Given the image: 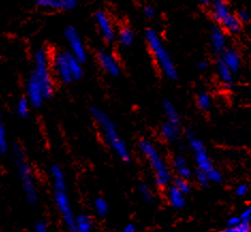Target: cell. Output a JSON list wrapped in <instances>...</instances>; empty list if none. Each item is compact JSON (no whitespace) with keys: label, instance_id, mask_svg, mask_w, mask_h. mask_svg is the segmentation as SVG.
Wrapping results in <instances>:
<instances>
[{"label":"cell","instance_id":"obj_1","mask_svg":"<svg viewBox=\"0 0 251 232\" xmlns=\"http://www.w3.org/2000/svg\"><path fill=\"white\" fill-rule=\"evenodd\" d=\"M51 56L44 49L37 51L33 59V70L26 84V98L32 107L39 108L53 94Z\"/></svg>","mask_w":251,"mask_h":232},{"label":"cell","instance_id":"obj_2","mask_svg":"<svg viewBox=\"0 0 251 232\" xmlns=\"http://www.w3.org/2000/svg\"><path fill=\"white\" fill-rule=\"evenodd\" d=\"M91 115L95 123L98 124L100 129V133L103 135L106 145L123 162H128L130 159V152L128 150V147L125 140L121 137L120 133L118 132L116 124L110 116L105 110L100 108V107H92Z\"/></svg>","mask_w":251,"mask_h":232},{"label":"cell","instance_id":"obj_3","mask_svg":"<svg viewBox=\"0 0 251 232\" xmlns=\"http://www.w3.org/2000/svg\"><path fill=\"white\" fill-rule=\"evenodd\" d=\"M145 38L149 50H150L161 74L168 79L176 80L178 76L176 62L168 49L165 46L159 33L155 29L149 28L146 30Z\"/></svg>","mask_w":251,"mask_h":232},{"label":"cell","instance_id":"obj_4","mask_svg":"<svg viewBox=\"0 0 251 232\" xmlns=\"http://www.w3.org/2000/svg\"><path fill=\"white\" fill-rule=\"evenodd\" d=\"M139 150L150 165L155 184L160 188H167L172 181V174L161 153L152 141L142 139L139 142Z\"/></svg>","mask_w":251,"mask_h":232},{"label":"cell","instance_id":"obj_5","mask_svg":"<svg viewBox=\"0 0 251 232\" xmlns=\"http://www.w3.org/2000/svg\"><path fill=\"white\" fill-rule=\"evenodd\" d=\"M53 75L64 84L80 80L83 76L82 63L70 51H58L51 56Z\"/></svg>","mask_w":251,"mask_h":232},{"label":"cell","instance_id":"obj_6","mask_svg":"<svg viewBox=\"0 0 251 232\" xmlns=\"http://www.w3.org/2000/svg\"><path fill=\"white\" fill-rule=\"evenodd\" d=\"M13 157L17 175L20 177L22 187L28 204L35 205L39 200V190L31 165L29 164L25 152L20 146L13 149Z\"/></svg>","mask_w":251,"mask_h":232},{"label":"cell","instance_id":"obj_7","mask_svg":"<svg viewBox=\"0 0 251 232\" xmlns=\"http://www.w3.org/2000/svg\"><path fill=\"white\" fill-rule=\"evenodd\" d=\"M188 142L191 151L194 153V159L197 166V169H200L206 172L211 182L221 183V181H223V175H221V172L216 167H214L212 159L206 151L204 142L201 139L197 138L196 136H194L193 138H190Z\"/></svg>","mask_w":251,"mask_h":232},{"label":"cell","instance_id":"obj_8","mask_svg":"<svg viewBox=\"0 0 251 232\" xmlns=\"http://www.w3.org/2000/svg\"><path fill=\"white\" fill-rule=\"evenodd\" d=\"M53 198H55L57 209L61 214L65 227L68 228L70 232H74L76 216L74 215L73 209H72V205L68 194V187L53 188Z\"/></svg>","mask_w":251,"mask_h":232},{"label":"cell","instance_id":"obj_9","mask_svg":"<svg viewBox=\"0 0 251 232\" xmlns=\"http://www.w3.org/2000/svg\"><path fill=\"white\" fill-rule=\"evenodd\" d=\"M64 38L69 45V51L81 63H85L88 58V52L79 31L74 26H69L64 30Z\"/></svg>","mask_w":251,"mask_h":232},{"label":"cell","instance_id":"obj_10","mask_svg":"<svg viewBox=\"0 0 251 232\" xmlns=\"http://www.w3.org/2000/svg\"><path fill=\"white\" fill-rule=\"evenodd\" d=\"M99 33L105 42L111 43L117 39V31L110 16L105 11H98L94 16Z\"/></svg>","mask_w":251,"mask_h":232},{"label":"cell","instance_id":"obj_11","mask_svg":"<svg viewBox=\"0 0 251 232\" xmlns=\"http://www.w3.org/2000/svg\"><path fill=\"white\" fill-rule=\"evenodd\" d=\"M97 59L101 70L112 77H118L121 74V65L115 55L106 50L99 51Z\"/></svg>","mask_w":251,"mask_h":232},{"label":"cell","instance_id":"obj_12","mask_svg":"<svg viewBox=\"0 0 251 232\" xmlns=\"http://www.w3.org/2000/svg\"><path fill=\"white\" fill-rule=\"evenodd\" d=\"M210 43L213 53L220 56L228 49V33L217 24H214L210 30Z\"/></svg>","mask_w":251,"mask_h":232},{"label":"cell","instance_id":"obj_13","mask_svg":"<svg viewBox=\"0 0 251 232\" xmlns=\"http://www.w3.org/2000/svg\"><path fill=\"white\" fill-rule=\"evenodd\" d=\"M210 10L212 19L217 25H220L233 13L228 0H213L210 5Z\"/></svg>","mask_w":251,"mask_h":232},{"label":"cell","instance_id":"obj_14","mask_svg":"<svg viewBox=\"0 0 251 232\" xmlns=\"http://www.w3.org/2000/svg\"><path fill=\"white\" fill-rule=\"evenodd\" d=\"M219 58L223 60V62L228 67L233 74H237L242 69V57L241 53L236 49L233 47H228Z\"/></svg>","mask_w":251,"mask_h":232},{"label":"cell","instance_id":"obj_15","mask_svg":"<svg viewBox=\"0 0 251 232\" xmlns=\"http://www.w3.org/2000/svg\"><path fill=\"white\" fill-rule=\"evenodd\" d=\"M172 167L176 174L177 178H183V179L189 180L194 176V172L191 171L188 160L183 154H176L172 159Z\"/></svg>","mask_w":251,"mask_h":232},{"label":"cell","instance_id":"obj_16","mask_svg":"<svg viewBox=\"0 0 251 232\" xmlns=\"http://www.w3.org/2000/svg\"><path fill=\"white\" fill-rule=\"evenodd\" d=\"M166 198L168 200L171 207L176 210H182L186 205V195L178 190L173 184L167 187Z\"/></svg>","mask_w":251,"mask_h":232},{"label":"cell","instance_id":"obj_17","mask_svg":"<svg viewBox=\"0 0 251 232\" xmlns=\"http://www.w3.org/2000/svg\"><path fill=\"white\" fill-rule=\"evenodd\" d=\"M215 67H216V72L221 84L225 86V88H232L234 85V74L232 73V71L226 67L220 58L216 60Z\"/></svg>","mask_w":251,"mask_h":232},{"label":"cell","instance_id":"obj_18","mask_svg":"<svg viewBox=\"0 0 251 232\" xmlns=\"http://www.w3.org/2000/svg\"><path fill=\"white\" fill-rule=\"evenodd\" d=\"M160 136L166 142H175L176 141L182 134L181 126H176L170 122H165L163 126L160 127Z\"/></svg>","mask_w":251,"mask_h":232},{"label":"cell","instance_id":"obj_19","mask_svg":"<svg viewBox=\"0 0 251 232\" xmlns=\"http://www.w3.org/2000/svg\"><path fill=\"white\" fill-rule=\"evenodd\" d=\"M219 26L228 34L237 35L243 31L244 25L240 22V20H238L236 13H232L228 19L221 23Z\"/></svg>","mask_w":251,"mask_h":232},{"label":"cell","instance_id":"obj_20","mask_svg":"<svg viewBox=\"0 0 251 232\" xmlns=\"http://www.w3.org/2000/svg\"><path fill=\"white\" fill-rule=\"evenodd\" d=\"M163 110L167 122H170L176 126H181V116L178 114L176 107L171 101L165 100L163 102Z\"/></svg>","mask_w":251,"mask_h":232},{"label":"cell","instance_id":"obj_21","mask_svg":"<svg viewBox=\"0 0 251 232\" xmlns=\"http://www.w3.org/2000/svg\"><path fill=\"white\" fill-rule=\"evenodd\" d=\"M121 46L123 47H130L135 42V32L133 29L129 27H121L117 31V39H116Z\"/></svg>","mask_w":251,"mask_h":232},{"label":"cell","instance_id":"obj_22","mask_svg":"<svg viewBox=\"0 0 251 232\" xmlns=\"http://www.w3.org/2000/svg\"><path fill=\"white\" fill-rule=\"evenodd\" d=\"M196 104L202 111H210L213 107L212 95L206 91H200L196 97Z\"/></svg>","mask_w":251,"mask_h":232},{"label":"cell","instance_id":"obj_23","mask_svg":"<svg viewBox=\"0 0 251 232\" xmlns=\"http://www.w3.org/2000/svg\"><path fill=\"white\" fill-rule=\"evenodd\" d=\"M74 232H93V222L88 215H79L76 217Z\"/></svg>","mask_w":251,"mask_h":232},{"label":"cell","instance_id":"obj_24","mask_svg":"<svg viewBox=\"0 0 251 232\" xmlns=\"http://www.w3.org/2000/svg\"><path fill=\"white\" fill-rule=\"evenodd\" d=\"M79 0H55L51 9L58 11H71L78 5Z\"/></svg>","mask_w":251,"mask_h":232},{"label":"cell","instance_id":"obj_25","mask_svg":"<svg viewBox=\"0 0 251 232\" xmlns=\"http://www.w3.org/2000/svg\"><path fill=\"white\" fill-rule=\"evenodd\" d=\"M30 103L27 98H21L19 99L16 103V112L21 118L26 119L29 117V114H30Z\"/></svg>","mask_w":251,"mask_h":232},{"label":"cell","instance_id":"obj_26","mask_svg":"<svg viewBox=\"0 0 251 232\" xmlns=\"http://www.w3.org/2000/svg\"><path fill=\"white\" fill-rule=\"evenodd\" d=\"M94 211L100 217H105L109 212V205L103 198H97L94 201Z\"/></svg>","mask_w":251,"mask_h":232},{"label":"cell","instance_id":"obj_27","mask_svg":"<svg viewBox=\"0 0 251 232\" xmlns=\"http://www.w3.org/2000/svg\"><path fill=\"white\" fill-rule=\"evenodd\" d=\"M8 148H9V144H8L7 129H5L2 118L0 116V153L7 152Z\"/></svg>","mask_w":251,"mask_h":232},{"label":"cell","instance_id":"obj_28","mask_svg":"<svg viewBox=\"0 0 251 232\" xmlns=\"http://www.w3.org/2000/svg\"><path fill=\"white\" fill-rule=\"evenodd\" d=\"M173 185H175L178 190H181V192L185 195H188L191 190V185L189 183V180L186 179H183V178H176L175 181H173Z\"/></svg>","mask_w":251,"mask_h":232},{"label":"cell","instance_id":"obj_29","mask_svg":"<svg viewBox=\"0 0 251 232\" xmlns=\"http://www.w3.org/2000/svg\"><path fill=\"white\" fill-rule=\"evenodd\" d=\"M139 194L141 196V198L145 200L148 204H151V202L154 200V193L152 188L148 185V184L143 183L139 186Z\"/></svg>","mask_w":251,"mask_h":232},{"label":"cell","instance_id":"obj_30","mask_svg":"<svg viewBox=\"0 0 251 232\" xmlns=\"http://www.w3.org/2000/svg\"><path fill=\"white\" fill-rule=\"evenodd\" d=\"M194 176H195L196 182L198 183L201 187H206L210 185L211 180H210V178H208L206 172L202 171L200 169H196Z\"/></svg>","mask_w":251,"mask_h":232},{"label":"cell","instance_id":"obj_31","mask_svg":"<svg viewBox=\"0 0 251 232\" xmlns=\"http://www.w3.org/2000/svg\"><path fill=\"white\" fill-rule=\"evenodd\" d=\"M218 232H251V227L250 224H246V223H242L237 226H234V227H228L226 228L219 230Z\"/></svg>","mask_w":251,"mask_h":232},{"label":"cell","instance_id":"obj_32","mask_svg":"<svg viewBox=\"0 0 251 232\" xmlns=\"http://www.w3.org/2000/svg\"><path fill=\"white\" fill-rule=\"evenodd\" d=\"M236 15L238 17V20L243 24V25H246V24H249L251 21V15L248 11L246 10H240L236 12Z\"/></svg>","mask_w":251,"mask_h":232},{"label":"cell","instance_id":"obj_33","mask_svg":"<svg viewBox=\"0 0 251 232\" xmlns=\"http://www.w3.org/2000/svg\"><path fill=\"white\" fill-rule=\"evenodd\" d=\"M249 192V185L246 183H242L240 185H237L235 188V194L238 197H244L246 196Z\"/></svg>","mask_w":251,"mask_h":232},{"label":"cell","instance_id":"obj_34","mask_svg":"<svg viewBox=\"0 0 251 232\" xmlns=\"http://www.w3.org/2000/svg\"><path fill=\"white\" fill-rule=\"evenodd\" d=\"M142 12H143V15H145L147 19H150V20L153 19V17H155V15H156V10H155V8L151 4L145 5V8H143Z\"/></svg>","mask_w":251,"mask_h":232},{"label":"cell","instance_id":"obj_35","mask_svg":"<svg viewBox=\"0 0 251 232\" xmlns=\"http://www.w3.org/2000/svg\"><path fill=\"white\" fill-rule=\"evenodd\" d=\"M241 221L242 223H246V224H250L251 223V209L250 206L246 207L242 213H241Z\"/></svg>","mask_w":251,"mask_h":232},{"label":"cell","instance_id":"obj_36","mask_svg":"<svg viewBox=\"0 0 251 232\" xmlns=\"http://www.w3.org/2000/svg\"><path fill=\"white\" fill-rule=\"evenodd\" d=\"M34 3L41 8H50L51 9L52 3L55 0H33Z\"/></svg>","mask_w":251,"mask_h":232},{"label":"cell","instance_id":"obj_37","mask_svg":"<svg viewBox=\"0 0 251 232\" xmlns=\"http://www.w3.org/2000/svg\"><path fill=\"white\" fill-rule=\"evenodd\" d=\"M240 224H242L240 216H232L228 219V222H226V226H228V227H234V226H237Z\"/></svg>","mask_w":251,"mask_h":232},{"label":"cell","instance_id":"obj_38","mask_svg":"<svg viewBox=\"0 0 251 232\" xmlns=\"http://www.w3.org/2000/svg\"><path fill=\"white\" fill-rule=\"evenodd\" d=\"M34 231L35 232H50L49 229V226H47L46 223H44V222H40L35 225Z\"/></svg>","mask_w":251,"mask_h":232},{"label":"cell","instance_id":"obj_39","mask_svg":"<svg viewBox=\"0 0 251 232\" xmlns=\"http://www.w3.org/2000/svg\"><path fill=\"white\" fill-rule=\"evenodd\" d=\"M122 232H138V230L134 224H128L123 228Z\"/></svg>","mask_w":251,"mask_h":232},{"label":"cell","instance_id":"obj_40","mask_svg":"<svg viewBox=\"0 0 251 232\" xmlns=\"http://www.w3.org/2000/svg\"><path fill=\"white\" fill-rule=\"evenodd\" d=\"M208 67H210V63H208V61H206V60H202L198 63V68L201 71H206L208 69Z\"/></svg>","mask_w":251,"mask_h":232},{"label":"cell","instance_id":"obj_41","mask_svg":"<svg viewBox=\"0 0 251 232\" xmlns=\"http://www.w3.org/2000/svg\"><path fill=\"white\" fill-rule=\"evenodd\" d=\"M197 1H198L202 7H210L213 0H197Z\"/></svg>","mask_w":251,"mask_h":232},{"label":"cell","instance_id":"obj_42","mask_svg":"<svg viewBox=\"0 0 251 232\" xmlns=\"http://www.w3.org/2000/svg\"><path fill=\"white\" fill-rule=\"evenodd\" d=\"M250 206V209H251V205H250V206Z\"/></svg>","mask_w":251,"mask_h":232}]
</instances>
